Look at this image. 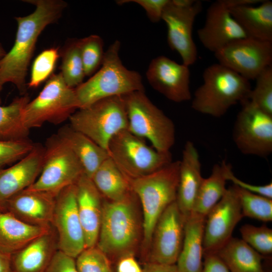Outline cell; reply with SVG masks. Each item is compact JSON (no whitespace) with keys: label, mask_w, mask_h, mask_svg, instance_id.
<instances>
[{"label":"cell","mask_w":272,"mask_h":272,"mask_svg":"<svg viewBox=\"0 0 272 272\" xmlns=\"http://www.w3.org/2000/svg\"><path fill=\"white\" fill-rule=\"evenodd\" d=\"M35 11L25 17H15L18 27L11 50L0 60V86L14 84L21 94L26 90V76L39 36L48 25L57 21L66 3L61 0H28Z\"/></svg>","instance_id":"6da1fadb"},{"label":"cell","mask_w":272,"mask_h":272,"mask_svg":"<svg viewBox=\"0 0 272 272\" xmlns=\"http://www.w3.org/2000/svg\"><path fill=\"white\" fill-rule=\"evenodd\" d=\"M120 42L115 40L105 52L100 69L75 89L79 109L102 99L145 91L141 75L126 69L119 56Z\"/></svg>","instance_id":"7a4b0ae2"},{"label":"cell","mask_w":272,"mask_h":272,"mask_svg":"<svg viewBox=\"0 0 272 272\" xmlns=\"http://www.w3.org/2000/svg\"><path fill=\"white\" fill-rule=\"evenodd\" d=\"M202 78L191 102L196 112L220 117L232 106L248 99L252 89L249 81L219 63L206 67Z\"/></svg>","instance_id":"3957f363"},{"label":"cell","mask_w":272,"mask_h":272,"mask_svg":"<svg viewBox=\"0 0 272 272\" xmlns=\"http://www.w3.org/2000/svg\"><path fill=\"white\" fill-rule=\"evenodd\" d=\"M180 161H172L149 175L127 178L131 190L141 201L143 237L150 247L155 225L165 210L176 200Z\"/></svg>","instance_id":"277c9868"},{"label":"cell","mask_w":272,"mask_h":272,"mask_svg":"<svg viewBox=\"0 0 272 272\" xmlns=\"http://www.w3.org/2000/svg\"><path fill=\"white\" fill-rule=\"evenodd\" d=\"M132 191L124 199L103 201L97 247L107 255L131 253L139 238V222Z\"/></svg>","instance_id":"5b68a950"},{"label":"cell","mask_w":272,"mask_h":272,"mask_svg":"<svg viewBox=\"0 0 272 272\" xmlns=\"http://www.w3.org/2000/svg\"><path fill=\"white\" fill-rule=\"evenodd\" d=\"M127 118V129L148 140L160 152H169L175 141L173 121L154 104L145 91H134L122 96Z\"/></svg>","instance_id":"8992f818"},{"label":"cell","mask_w":272,"mask_h":272,"mask_svg":"<svg viewBox=\"0 0 272 272\" xmlns=\"http://www.w3.org/2000/svg\"><path fill=\"white\" fill-rule=\"evenodd\" d=\"M70 125L107 150L110 140L127 129L128 118L123 96L106 98L76 111Z\"/></svg>","instance_id":"52a82bcc"},{"label":"cell","mask_w":272,"mask_h":272,"mask_svg":"<svg viewBox=\"0 0 272 272\" xmlns=\"http://www.w3.org/2000/svg\"><path fill=\"white\" fill-rule=\"evenodd\" d=\"M127 129L115 134L107 148L109 157L127 178L151 174L172 162L170 152H160Z\"/></svg>","instance_id":"ba28073f"},{"label":"cell","mask_w":272,"mask_h":272,"mask_svg":"<svg viewBox=\"0 0 272 272\" xmlns=\"http://www.w3.org/2000/svg\"><path fill=\"white\" fill-rule=\"evenodd\" d=\"M79 109L75 89L69 87L60 73L53 74L38 95L25 106L23 114L29 130L45 122H63Z\"/></svg>","instance_id":"9c48e42d"},{"label":"cell","mask_w":272,"mask_h":272,"mask_svg":"<svg viewBox=\"0 0 272 272\" xmlns=\"http://www.w3.org/2000/svg\"><path fill=\"white\" fill-rule=\"evenodd\" d=\"M44 148L41 172L26 189L56 196L63 189L76 183L84 173L83 168L69 145L57 134L47 139Z\"/></svg>","instance_id":"30bf717a"},{"label":"cell","mask_w":272,"mask_h":272,"mask_svg":"<svg viewBox=\"0 0 272 272\" xmlns=\"http://www.w3.org/2000/svg\"><path fill=\"white\" fill-rule=\"evenodd\" d=\"M202 8V2L198 0H169L162 16L167 27L169 47L178 53L182 63L188 66L197 59L192 30L195 18Z\"/></svg>","instance_id":"8fae6325"},{"label":"cell","mask_w":272,"mask_h":272,"mask_svg":"<svg viewBox=\"0 0 272 272\" xmlns=\"http://www.w3.org/2000/svg\"><path fill=\"white\" fill-rule=\"evenodd\" d=\"M240 103L233 127V141L242 153L266 158L272 153V115L249 99Z\"/></svg>","instance_id":"7c38bea8"},{"label":"cell","mask_w":272,"mask_h":272,"mask_svg":"<svg viewBox=\"0 0 272 272\" xmlns=\"http://www.w3.org/2000/svg\"><path fill=\"white\" fill-rule=\"evenodd\" d=\"M218 63L248 81L272 65V42L250 37L233 41L215 53Z\"/></svg>","instance_id":"4fadbf2b"},{"label":"cell","mask_w":272,"mask_h":272,"mask_svg":"<svg viewBox=\"0 0 272 272\" xmlns=\"http://www.w3.org/2000/svg\"><path fill=\"white\" fill-rule=\"evenodd\" d=\"M243 217L234 185L228 187L218 203L206 218L203 254L216 253L232 237L236 225Z\"/></svg>","instance_id":"5bb4252c"},{"label":"cell","mask_w":272,"mask_h":272,"mask_svg":"<svg viewBox=\"0 0 272 272\" xmlns=\"http://www.w3.org/2000/svg\"><path fill=\"white\" fill-rule=\"evenodd\" d=\"M52 223L58 233L59 250L76 258L86 245L78 212L75 184L65 188L56 196Z\"/></svg>","instance_id":"9a60e30c"},{"label":"cell","mask_w":272,"mask_h":272,"mask_svg":"<svg viewBox=\"0 0 272 272\" xmlns=\"http://www.w3.org/2000/svg\"><path fill=\"white\" fill-rule=\"evenodd\" d=\"M185 222L175 201L168 206L154 228L150 245V262L176 264L183 243Z\"/></svg>","instance_id":"2e32d148"},{"label":"cell","mask_w":272,"mask_h":272,"mask_svg":"<svg viewBox=\"0 0 272 272\" xmlns=\"http://www.w3.org/2000/svg\"><path fill=\"white\" fill-rule=\"evenodd\" d=\"M149 84L168 99L180 103L191 99L189 66L164 56L152 60L146 72Z\"/></svg>","instance_id":"e0dca14e"},{"label":"cell","mask_w":272,"mask_h":272,"mask_svg":"<svg viewBox=\"0 0 272 272\" xmlns=\"http://www.w3.org/2000/svg\"><path fill=\"white\" fill-rule=\"evenodd\" d=\"M197 34L204 47L214 53L233 41L247 37L225 0H218L209 7L204 25Z\"/></svg>","instance_id":"ac0fdd59"},{"label":"cell","mask_w":272,"mask_h":272,"mask_svg":"<svg viewBox=\"0 0 272 272\" xmlns=\"http://www.w3.org/2000/svg\"><path fill=\"white\" fill-rule=\"evenodd\" d=\"M44 148L35 145L27 155L10 167L0 168V210L7 201L31 185L38 177L43 164Z\"/></svg>","instance_id":"d6986e66"},{"label":"cell","mask_w":272,"mask_h":272,"mask_svg":"<svg viewBox=\"0 0 272 272\" xmlns=\"http://www.w3.org/2000/svg\"><path fill=\"white\" fill-rule=\"evenodd\" d=\"M77 209L84 233L86 248L96 246L102 219L103 196L84 173L76 183Z\"/></svg>","instance_id":"ffe728a7"},{"label":"cell","mask_w":272,"mask_h":272,"mask_svg":"<svg viewBox=\"0 0 272 272\" xmlns=\"http://www.w3.org/2000/svg\"><path fill=\"white\" fill-rule=\"evenodd\" d=\"M198 152L194 144L187 141L180 161L176 202L185 221L191 215L203 178Z\"/></svg>","instance_id":"44dd1931"},{"label":"cell","mask_w":272,"mask_h":272,"mask_svg":"<svg viewBox=\"0 0 272 272\" xmlns=\"http://www.w3.org/2000/svg\"><path fill=\"white\" fill-rule=\"evenodd\" d=\"M56 197L47 192L26 189L9 199L3 210L28 224L49 227L52 223Z\"/></svg>","instance_id":"7402d4cb"},{"label":"cell","mask_w":272,"mask_h":272,"mask_svg":"<svg viewBox=\"0 0 272 272\" xmlns=\"http://www.w3.org/2000/svg\"><path fill=\"white\" fill-rule=\"evenodd\" d=\"M49 227L28 224L0 210V251L13 255L36 238L50 233Z\"/></svg>","instance_id":"603a6c76"},{"label":"cell","mask_w":272,"mask_h":272,"mask_svg":"<svg viewBox=\"0 0 272 272\" xmlns=\"http://www.w3.org/2000/svg\"><path fill=\"white\" fill-rule=\"evenodd\" d=\"M229 11L247 36L272 42V2L263 0L257 5L229 8Z\"/></svg>","instance_id":"cb8c5ba5"},{"label":"cell","mask_w":272,"mask_h":272,"mask_svg":"<svg viewBox=\"0 0 272 272\" xmlns=\"http://www.w3.org/2000/svg\"><path fill=\"white\" fill-rule=\"evenodd\" d=\"M205 220L194 214L186 220L183 243L175 264L178 272H201Z\"/></svg>","instance_id":"d4e9b609"},{"label":"cell","mask_w":272,"mask_h":272,"mask_svg":"<svg viewBox=\"0 0 272 272\" xmlns=\"http://www.w3.org/2000/svg\"><path fill=\"white\" fill-rule=\"evenodd\" d=\"M57 134L70 147L80 161L84 173L90 178L101 164L109 158L107 150L87 135L74 129L70 124L62 127Z\"/></svg>","instance_id":"484cf974"},{"label":"cell","mask_w":272,"mask_h":272,"mask_svg":"<svg viewBox=\"0 0 272 272\" xmlns=\"http://www.w3.org/2000/svg\"><path fill=\"white\" fill-rule=\"evenodd\" d=\"M50 233L36 238L11 255L13 272H45L53 255Z\"/></svg>","instance_id":"4316f807"},{"label":"cell","mask_w":272,"mask_h":272,"mask_svg":"<svg viewBox=\"0 0 272 272\" xmlns=\"http://www.w3.org/2000/svg\"><path fill=\"white\" fill-rule=\"evenodd\" d=\"M216 253L230 272H265L263 256L242 239L232 237Z\"/></svg>","instance_id":"83f0119b"},{"label":"cell","mask_w":272,"mask_h":272,"mask_svg":"<svg viewBox=\"0 0 272 272\" xmlns=\"http://www.w3.org/2000/svg\"><path fill=\"white\" fill-rule=\"evenodd\" d=\"M91 179L102 196L109 201L123 200L132 191L126 177L109 157Z\"/></svg>","instance_id":"f1b7e54d"},{"label":"cell","mask_w":272,"mask_h":272,"mask_svg":"<svg viewBox=\"0 0 272 272\" xmlns=\"http://www.w3.org/2000/svg\"><path fill=\"white\" fill-rule=\"evenodd\" d=\"M228 165L225 161L215 164L210 176L203 179L191 214L206 218L225 194L227 189L226 171Z\"/></svg>","instance_id":"f546056e"},{"label":"cell","mask_w":272,"mask_h":272,"mask_svg":"<svg viewBox=\"0 0 272 272\" xmlns=\"http://www.w3.org/2000/svg\"><path fill=\"white\" fill-rule=\"evenodd\" d=\"M29 101L25 95L15 98L7 106L0 105V140L26 139L29 130L24 124L23 114Z\"/></svg>","instance_id":"4dcf8cb0"},{"label":"cell","mask_w":272,"mask_h":272,"mask_svg":"<svg viewBox=\"0 0 272 272\" xmlns=\"http://www.w3.org/2000/svg\"><path fill=\"white\" fill-rule=\"evenodd\" d=\"M60 73L64 82L75 88L83 83L85 76L81 55L79 39L70 40L61 53Z\"/></svg>","instance_id":"1f68e13d"},{"label":"cell","mask_w":272,"mask_h":272,"mask_svg":"<svg viewBox=\"0 0 272 272\" xmlns=\"http://www.w3.org/2000/svg\"><path fill=\"white\" fill-rule=\"evenodd\" d=\"M235 187L243 217L264 222L272 221V198Z\"/></svg>","instance_id":"d6a6232c"},{"label":"cell","mask_w":272,"mask_h":272,"mask_svg":"<svg viewBox=\"0 0 272 272\" xmlns=\"http://www.w3.org/2000/svg\"><path fill=\"white\" fill-rule=\"evenodd\" d=\"M81 58L85 76L93 75L101 67L105 52L103 41L97 35L79 39Z\"/></svg>","instance_id":"836d02e7"},{"label":"cell","mask_w":272,"mask_h":272,"mask_svg":"<svg viewBox=\"0 0 272 272\" xmlns=\"http://www.w3.org/2000/svg\"><path fill=\"white\" fill-rule=\"evenodd\" d=\"M248 99L262 111L272 115V65L263 70L255 80Z\"/></svg>","instance_id":"e575fe53"},{"label":"cell","mask_w":272,"mask_h":272,"mask_svg":"<svg viewBox=\"0 0 272 272\" xmlns=\"http://www.w3.org/2000/svg\"><path fill=\"white\" fill-rule=\"evenodd\" d=\"M242 240L263 256L272 253V230L266 226L245 224L240 229Z\"/></svg>","instance_id":"d590c367"},{"label":"cell","mask_w":272,"mask_h":272,"mask_svg":"<svg viewBox=\"0 0 272 272\" xmlns=\"http://www.w3.org/2000/svg\"><path fill=\"white\" fill-rule=\"evenodd\" d=\"M59 57L58 47L50 48L41 52L32 64L28 87L36 88L49 77L53 71Z\"/></svg>","instance_id":"8d00e7d4"},{"label":"cell","mask_w":272,"mask_h":272,"mask_svg":"<svg viewBox=\"0 0 272 272\" xmlns=\"http://www.w3.org/2000/svg\"><path fill=\"white\" fill-rule=\"evenodd\" d=\"M76 263L78 272H113L107 255L97 246L85 248Z\"/></svg>","instance_id":"74e56055"},{"label":"cell","mask_w":272,"mask_h":272,"mask_svg":"<svg viewBox=\"0 0 272 272\" xmlns=\"http://www.w3.org/2000/svg\"><path fill=\"white\" fill-rule=\"evenodd\" d=\"M35 146L27 139L0 140V167L19 161L29 154Z\"/></svg>","instance_id":"f35d334b"},{"label":"cell","mask_w":272,"mask_h":272,"mask_svg":"<svg viewBox=\"0 0 272 272\" xmlns=\"http://www.w3.org/2000/svg\"><path fill=\"white\" fill-rule=\"evenodd\" d=\"M169 0H122L117 1L119 5L127 3H135L141 6L145 11L150 20L158 23L162 20L164 9Z\"/></svg>","instance_id":"ab89813d"},{"label":"cell","mask_w":272,"mask_h":272,"mask_svg":"<svg viewBox=\"0 0 272 272\" xmlns=\"http://www.w3.org/2000/svg\"><path fill=\"white\" fill-rule=\"evenodd\" d=\"M226 177L227 180L233 182V185L246 191L272 198V183L264 185H253L243 181L234 175L230 164H228Z\"/></svg>","instance_id":"60d3db41"},{"label":"cell","mask_w":272,"mask_h":272,"mask_svg":"<svg viewBox=\"0 0 272 272\" xmlns=\"http://www.w3.org/2000/svg\"><path fill=\"white\" fill-rule=\"evenodd\" d=\"M45 272H78L75 258L60 250L53 254Z\"/></svg>","instance_id":"b9f144b4"},{"label":"cell","mask_w":272,"mask_h":272,"mask_svg":"<svg viewBox=\"0 0 272 272\" xmlns=\"http://www.w3.org/2000/svg\"><path fill=\"white\" fill-rule=\"evenodd\" d=\"M203 257L201 272H230L216 253H204Z\"/></svg>","instance_id":"7bdbcfd3"},{"label":"cell","mask_w":272,"mask_h":272,"mask_svg":"<svg viewBox=\"0 0 272 272\" xmlns=\"http://www.w3.org/2000/svg\"><path fill=\"white\" fill-rule=\"evenodd\" d=\"M117 272H143V269L131 253L121 256L117 265Z\"/></svg>","instance_id":"ee69618b"},{"label":"cell","mask_w":272,"mask_h":272,"mask_svg":"<svg viewBox=\"0 0 272 272\" xmlns=\"http://www.w3.org/2000/svg\"><path fill=\"white\" fill-rule=\"evenodd\" d=\"M143 272H178L175 264L166 265L150 262L145 265Z\"/></svg>","instance_id":"f6af8a7d"},{"label":"cell","mask_w":272,"mask_h":272,"mask_svg":"<svg viewBox=\"0 0 272 272\" xmlns=\"http://www.w3.org/2000/svg\"><path fill=\"white\" fill-rule=\"evenodd\" d=\"M0 272H13L11 255L0 251Z\"/></svg>","instance_id":"bcb514c9"},{"label":"cell","mask_w":272,"mask_h":272,"mask_svg":"<svg viewBox=\"0 0 272 272\" xmlns=\"http://www.w3.org/2000/svg\"><path fill=\"white\" fill-rule=\"evenodd\" d=\"M6 52L0 43V60L5 55Z\"/></svg>","instance_id":"7dc6e473"},{"label":"cell","mask_w":272,"mask_h":272,"mask_svg":"<svg viewBox=\"0 0 272 272\" xmlns=\"http://www.w3.org/2000/svg\"><path fill=\"white\" fill-rule=\"evenodd\" d=\"M2 87H1L0 86V92H1V90H2ZM0 103H1V98H0Z\"/></svg>","instance_id":"c3c4849f"}]
</instances>
